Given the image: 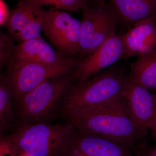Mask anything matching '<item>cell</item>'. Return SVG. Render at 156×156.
Segmentation results:
<instances>
[{
    "instance_id": "3957f363",
    "label": "cell",
    "mask_w": 156,
    "mask_h": 156,
    "mask_svg": "<svg viewBox=\"0 0 156 156\" xmlns=\"http://www.w3.org/2000/svg\"><path fill=\"white\" fill-rule=\"evenodd\" d=\"M128 74V67L116 63L87 80L72 84L62 99L60 112L97 106L125 96Z\"/></svg>"
},
{
    "instance_id": "30bf717a",
    "label": "cell",
    "mask_w": 156,
    "mask_h": 156,
    "mask_svg": "<svg viewBox=\"0 0 156 156\" xmlns=\"http://www.w3.org/2000/svg\"><path fill=\"white\" fill-rule=\"evenodd\" d=\"M122 54V36L117 34L116 28L93 53L81 61L72 75L73 84L87 80L115 64Z\"/></svg>"
},
{
    "instance_id": "9c48e42d",
    "label": "cell",
    "mask_w": 156,
    "mask_h": 156,
    "mask_svg": "<svg viewBox=\"0 0 156 156\" xmlns=\"http://www.w3.org/2000/svg\"><path fill=\"white\" fill-rule=\"evenodd\" d=\"M133 150L119 140L75 130L61 156H134Z\"/></svg>"
},
{
    "instance_id": "8fae6325",
    "label": "cell",
    "mask_w": 156,
    "mask_h": 156,
    "mask_svg": "<svg viewBox=\"0 0 156 156\" xmlns=\"http://www.w3.org/2000/svg\"><path fill=\"white\" fill-rule=\"evenodd\" d=\"M125 97L132 118L147 132L156 121V95L128 76Z\"/></svg>"
},
{
    "instance_id": "44dd1931",
    "label": "cell",
    "mask_w": 156,
    "mask_h": 156,
    "mask_svg": "<svg viewBox=\"0 0 156 156\" xmlns=\"http://www.w3.org/2000/svg\"><path fill=\"white\" fill-rule=\"evenodd\" d=\"M95 2H106V0H94Z\"/></svg>"
},
{
    "instance_id": "2e32d148",
    "label": "cell",
    "mask_w": 156,
    "mask_h": 156,
    "mask_svg": "<svg viewBox=\"0 0 156 156\" xmlns=\"http://www.w3.org/2000/svg\"><path fill=\"white\" fill-rule=\"evenodd\" d=\"M13 94L6 78V74L1 75L0 80V131L8 130L17 120L13 111Z\"/></svg>"
},
{
    "instance_id": "d6986e66",
    "label": "cell",
    "mask_w": 156,
    "mask_h": 156,
    "mask_svg": "<svg viewBox=\"0 0 156 156\" xmlns=\"http://www.w3.org/2000/svg\"><path fill=\"white\" fill-rule=\"evenodd\" d=\"M0 9H1L0 23H1V26H2L6 25L9 20L11 13L9 12L8 7L3 0H0Z\"/></svg>"
},
{
    "instance_id": "7c38bea8",
    "label": "cell",
    "mask_w": 156,
    "mask_h": 156,
    "mask_svg": "<svg viewBox=\"0 0 156 156\" xmlns=\"http://www.w3.org/2000/svg\"><path fill=\"white\" fill-rule=\"evenodd\" d=\"M122 58L139 57L156 50V18L137 23L122 35Z\"/></svg>"
},
{
    "instance_id": "5b68a950",
    "label": "cell",
    "mask_w": 156,
    "mask_h": 156,
    "mask_svg": "<svg viewBox=\"0 0 156 156\" xmlns=\"http://www.w3.org/2000/svg\"><path fill=\"white\" fill-rule=\"evenodd\" d=\"M84 58L78 55L55 64L23 62L7 66L6 78L15 102L45 81L72 75Z\"/></svg>"
},
{
    "instance_id": "7a4b0ae2",
    "label": "cell",
    "mask_w": 156,
    "mask_h": 156,
    "mask_svg": "<svg viewBox=\"0 0 156 156\" xmlns=\"http://www.w3.org/2000/svg\"><path fill=\"white\" fill-rule=\"evenodd\" d=\"M75 130L69 123H18L2 140L1 154L30 156H61L66 142Z\"/></svg>"
},
{
    "instance_id": "e0dca14e",
    "label": "cell",
    "mask_w": 156,
    "mask_h": 156,
    "mask_svg": "<svg viewBox=\"0 0 156 156\" xmlns=\"http://www.w3.org/2000/svg\"><path fill=\"white\" fill-rule=\"evenodd\" d=\"M43 7H48L50 11L58 10L78 11L89 5L90 0H27Z\"/></svg>"
},
{
    "instance_id": "9a60e30c",
    "label": "cell",
    "mask_w": 156,
    "mask_h": 156,
    "mask_svg": "<svg viewBox=\"0 0 156 156\" xmlns=\"http://www.w3.org/2000/svg\"><path fill=\"white\" fill-rule=\"evenodd\" d=\"M128 76L149 91H156V50L137 57L131 63Z\"/></svg>"
},
{
    "instance_id": "7402d4cb",
    "label": "cell",
    "mask_w": 156,
    "mask_h": 156,
    "mask_svg": "<svg viewBox=\"0 0 156 156\" xmlns=\"http://www.w3.org/2000/svg\"><path fill=\"white\" fill-rule=\"evenodd\" d=\"M30 156L28 155L27 154H21V156Z\"/></svg>"
},
{
    "instance_id": "5bb4252c",
    "label": "cell",
    "mask_w": 156,
    "mask_h": 156,
    "mask_svg": "<svg viewBox=\"0 0 156 156\" xmlns=\"http://www.w3.org/2000/svg\"><path fill=\"white\" fill-rule=\"evenodd\" d=\"M119 24L131 28L137 23L156 18V0H110Z\"/></svg>"
},
{
    "instance_id": "8992f818",
    "label": "cell",
    "mask_w": 156,
    "mask_h": 156,
    "mask_svg": "<svg viewBox=\"0 0 156 156\" xmlns=\"http://www.w3.org/2000/svg\"><path fill=\"white\" fill-rule=\"evenodd\" d=\"M82 10L79 55L84 58L93 53L117 28L119 21L109 4L95 2Z\"/></svg>"
},
{
    "instance_id": "603a6c76",
    "label": "cell",
    "mask_w": 156,
    "mask_h": 156,
    "mask_svg": "<svg viewBox=\"0 0 156 156\" xmlns=\"http://www.w3.org/2000/svg\"><path fill=\"white\" fill-rule=\"evenodd\" d=\"M1 156H3L1 155Z\"/></svg>"
},
{
    "instance_id": "ffe728a7",
    "label": "cell",
    "mask_w": 156,
    "mask_h": 156,
    "mask_svg": "<svg viewBox=\"0 0 156 156\" xmlns=\"http://www.w3.org/2000/svg\"><path fill=\"white\" fill-rule=\"evenodd\" d=\"M150 129L151 132L153 137H154V139L156 141V121Z\"/></svg>"
},
{
    "instance_id": "277c9868",
    "label": "cell",
    "mask_w": 156,
    "mask_h": 156,
    "mask_svg": "<svg viewBox=\"0 0 156 156\" xmlns=\"http://www.w3.org/2000/svg\"><path fill=\"white\" fill-rule=\"evenodd\" d=\"M71 76L45 81L23 95L14 111L17 120L24 124L48 123L60 112L62 99L73 84Z\"/></svg>"
},
{
    "instance_id": "52a82bcc",
    "label": "cell",
    "mask_w": 156,
    "mask_h": 156,
    "mask_svg": "<svg viewBox=\"0 0 156 156\" xmlns=\"http://www.w3.org/2000/svg\"><path fill=\"white\" fill-rule=\"evenodd\" d=\"M42 32L59 54L66 57L79 55L80 20L66 12L50 11Z\"/></svg>"
},
{
    "instance_id": "6da1fadb",
    "label": "cell",
    "mask_w": 156,
    "mask_h": 156,
    "mask_svg": "<svg viewBox=\"0 0 156 156\" xmlns=\"http://www.w3.org/2000/svg\"><path fill=\"white\" fill-rule=\"evenodd\" d=\"M60 114L77 131L119 140L135 154L144 146L147 132L132 118L125 96L92 107L62 111Z\"/></svg>"
},
{
    "instance_id": "ba28073f",
    "label": "cell",
    "mask_w": 156,
    "mask_h": 156,
    "mask_svg": "<svg viewBox=\"0 0 156 156\" xmlns=\"http://www.w3.org/2000/svg\"><path fill=\"white\" fill-rule=\"evenodd\" d=\"M50 12L30 1L19 0L5 27L9 35L21 42L42 39L41 33Z\"/></svg>"
},
{
    "instance_id": "ac0fdd59",
    "label": "cell",
    "mask_w": 156,
    "mask_h": 156,
    "mask_svg": "<svg viewBox=\"0 0 156 156\" xmlns=\"http://www.w3.org/2000/svg\"><path fill=\"white\" fill-rule=\"evenodd\" d=\"M14 44L13 38L9 34L0 35V66L1 68L7 66L13 52Z\"/></svg>"
},
{
    "instance_id": "4fadbf2b",
    "label": "cell",
    "mask_w": 156,
    "mask_h": 156,
    "mask_svg": "<svg viewBox=\"0 0 156 156\" xmlns=\"http://www.w3.org/2000/svg\"><path fill=\"white\" fill-rule=\"evenodd\" d=\"M67 58L59 54L43 39H34L20 42L14 46L7 67L23 62L55 64Z\"/></svg>"
}]
</instances>
